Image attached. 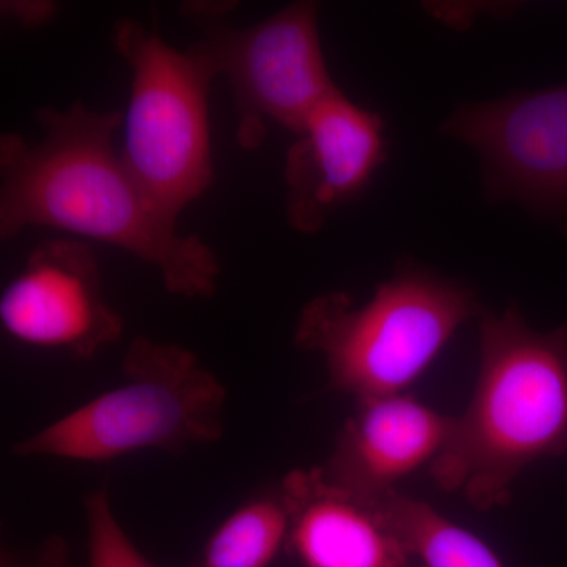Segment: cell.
<instances>
[{
  "instance_id": "8992f818",
  "label": "cell",
  "mask_w": 567,
  "mask_h": 567,
  "mask_svg": "<svg viewBox=\"0 0 567 567\" xmlns=\"http://www.w3.org/2000/svg\"><path fill=\"white\" fill-rule=\"evenodd\" d=\"M204 31L200 44L219 74L229 80L237 107V141L246 151L259 148L265 121L298 134L312 112L339 91L320 43L319 7L297 2L248 29L224 22L233 7L185 6Z\"/></svg>"
},
{
  "instance_id": "9a60e30c",
  "label": "cell",
  "mask_w": 567,
  "mask_h": 567,
  "mask_svg": "<svg viewBox=\"0 0 567 567\" xmlns=\"http://www.w3.org/2000/svg\"><path fill=\"white\" fill-rule=\"evenodd\" d=\"M65 539L51 536L29 548H3L0 567H69Z\"/></svg>"
},
{
  "instance_id": "5b68a950",
  "label": "cell",
  "mask_w": 567,
  "mask_h": 567,
  "mask_svg": "<svg viewBox=\"0 0 567 567\" xmlns=\"http://www.w3.org/2000/svg\"><path fill=\"white\" fill-rule=\"evenodd\" d=\"M114 44L132 70L123 163L177 223L215 178L208 93L218 69L200 41L181 52L133 20L117 21Z\"/></svg>"
},
{
  "instance_id": "7a4b0ae2",
  "label": "cell",
  "mask_w": 567,
  "mask_h": 567,
  "mask_svg": "<svg viewBox=\"0 0 567 567\" xmlns=\"http://www.w3.org/2000/svg\"><path fill=\"white\" fill-rule=\"evenodd\" d=\"M567 454V327L536 331L516 306L481 311L475 391L429 466L477 511L505 506L517 477Z\"/></svg>"
},
{
  "instance_id": "30bf717a",
  "label": "cell",
  "mask_w": 567,
  "mask_h": 567,
  "mask_svg": "<svg viewBox=\"0 0 567 567\" xmlns=\"http://www.w3.org/2000/svg\"><path fill=\"white\" fill-rule=\"evenodd\" d=\"M451 424L453 416L405 393L360 399L320 468L334 486L372 502L431 466L446 445Z\"/></svg>"
},
{
  "instance_id": "52a82bcc",
  "label": "cell",
  "mask_w": 567,
  "mask_h": 567,
  "mask_svg": "<svg viewBox=\"0 0 567 567\" xmlns=\"http://www.w3.org/2000/svg\"><path fill=\"white\" fill-rule=\"evenodd\" d=\"M442 133L477 153L488 194L544 212L567 210V82L465 104Z\"/></svg>"
},
{
  "instance_id": "2e32d148",
  "label": "cell",
  "mask_w": 567,
  "mask_h": 567,
  "mask_svg": "<svg viewBox=\"0 0 567 567\" xmlns=\"http://www.w3.org/2000/svg\"><path fill=\"white\" fill-rule=\"evenodd\" d=\"M3 11L10 14V17L17 18L22 24L35 25L44 24L48 20H51L55 13V3L50 2H9L7 7H2Z\"/></svg>"
},
{
  "instance_id": "5bb4252c",
  "label": "cell",
  "mask_w": 567,
  "mask_h": 567,
  "mask_svg": "<svg viewBox=\"0 0 567 567\" xmlns=\"http://www.w3.org/2000/svg\"><path fill=\"white\" fill-rule=\"evenodd\" d=\"M89 567H156L123 528L110 491L99 488L84 498Z\"/></svg>"
},
{
  "instance_id": "7c38bea8",
  "label": "cell",
  "mask_w": 567,
  "mask_h": 567,
  "mask_svg": "<svg viewBox=\"0 0 567 567\" xmlns=\"http://www.w3.org/2000/svg\"><path fill=\"white\" fill-rule=\"evenodd\" d=\"M372 502L423 567H506L481 537L429 503L399 491Z\"/></svg>"
},
{
  "instance_id": "8fae6325",
  "label": "cell",
  "mask_w": 567,
  "mask_h": 567,
  "mask_svg": "<svg viewBox=\"0 0 567 567\" xmlns=\"http://www.w3.org/2000/svg\"><path fill=\"white\" fill-rule=\"evenodd\" d=\"M281 491L287 547L305 567H423L377 503L334 486L320 466L289 473Z\"/></svg>"
},
{
  "instance_id": "277c9868",
  "label": "cell",
  "mask_w": 567,
  "mask_h": 567,
  "mask_svg": "<svg viewBox=\"0 0 567 567\" xmlns=\"http://www.w3.org/2000/svg\"><path fill=\"white\" fill-rule=\"evenodd\" d=\"M226 388L177 344L134 339L122 382L14 443L21 458L102 464L145 451L210 445L224 434Z\"/></svg>"
},
{
  "instance_id": "3957f363",
  "label": "cell",
  "mask_w": 567,
  "mask_h": 567,
  "mask_svg": "<svg viewBox=\"0 0 567 567\" xmlns=\"http://www.w3.org/2000/svg\"><path fill=\"white\" fill-rule=\"evenodd\" d=\"M481 311L470 287L404 264L364 305L344 292L312 298L295 344L320 354L330 385L357 401L401 394Z\"/></svg>"
},
{
  "instance_id": "ba28073f",
  "label": "cell",
  "mask_w": 567,
  "mask_h": 567,
  "mask_svg": "<svg viewBox=\"0 0 567 567\" xmlns=\"http://www.w3.org/2000/svg\"><path fill=\"white\" fill-rule=\"evenodd\" d=\"M0 323L21 344L85 360L123 333L95 251L69 238H51L29 254L0 297Z\"/></svg>"
},
{
  "instance_id": "6da1fadb",
  "label": "cell",
  "mask_w": 567,
  "mask_h": 567,
  "mask_svg": "<svg viewBox=\"0 0 567 567\" xmlns=\"http://www.w3.org/2000/svg\"><path fill=\"white\" fill-rule=\"evenodd\" d=\"M39 141L0 136V237L28 227H52L114 246L162 275L167 292L210 298L218 287V257L197 235H182L142 192L114 151L117 111L76 103L66 111L41 107Z\"/></svg>"
},
{
  "instance_id": "4fadbf2b",
  "label": "cell",
  "mask_w": 567,
  "mask_h": 567,
  "mask_svg": "<svg viewBox=\"0 0 567 567\" xmlns=\"http://www.w3.org/2000/svg\"><path fill=\"white\" fill-rule=\"evenodd\" d=\"M281 487L254 496L224 518L189 567H270L289 537Z\"/></svg>"
},
{
  "instance_id": "9c48e42d",
  "label": "cell",
  "mask_w": 567,
  "mask_h": 567,
  "mask_svg": "<svg viewBox=\"0 0 567 567\" xmlns=\"http://www.w3.org/2000/svg\"><path fill=\"white\" fill-rule=\"evenodd\" d=\"M383 122L338 91L306 121L284 164L287 221L317 234L336 208L358 196L385 162Z\"/></svg>"
}]
</instances>
